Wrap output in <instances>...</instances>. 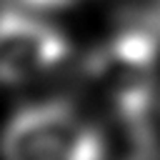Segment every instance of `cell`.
Masks as SVG:
<instances>
[{"label":"cell","instance_id":"3","mask_svg":"<svg viewBox=\"0 0 160 160\" xmlns=\"http://www.w3.org/2000/svg\"><path fill=\"white\" fill-rule=\"evenodd\" d=\"M80 0H5V5H12V8H22V10H30V12H50V10H62V8H70Z\"/></svg>","mask_w":160,"mask_h":160},{"label":"cell","instance_id":"1","mask_svg":"<svg viewBox=\"0 0 160 160\" xmlns=\"http://www.w3.org/2000/svg\"><path fill=\"white\" fill-rule=\"evenodd\" d=\"M2 160H105L102 132L62 100L18 110L2 130Z\"/></svg>","mask_w":160,"mask_h":160},{"label":"cell","instance_id":"4","mask_svg":"<svg viewBox=\"0 0 160 160\" xmlns=\"http://www.w3.org/2000/svg\"><path fill=\"white\" fill-rule=\"evenodd\" d=\"M125 160H160V145L142 142V145H140V148H135Z\"/></svg>","mask_w":160,"mask_h":160},{"label":"cell","instance_id":"2","mask_svg":"<svg viewBox=\"0 0 160 160\" xmlns=\"http://www.w3.org/2000/svg\"><path fill=\"white\" fill-rule=\"evenodd\" d=\"M68 38L40 12L2 5L0 10V85H30L68 60Z\"/></svg>","mask_w":160,"mask_h":160}]
</instances>
